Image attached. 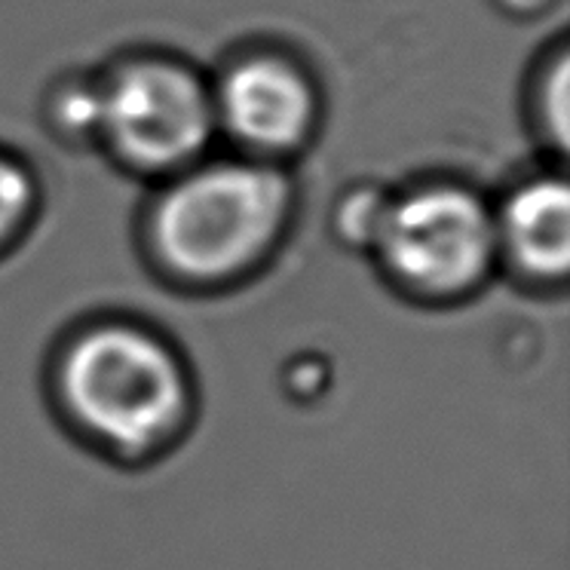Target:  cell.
Returning <instances> with one entry per match:
<instances>
[{"mask_svg":"<svg viewBox=\"0 0 570 570\" xmlns=\"http://www.w3.org/2000/svg\"><path fill=\"white\" fill-rule=\"evenodd\" d=\"M390 190L381 185H353L344 190L332 212V234L350 252H372L374 236L384 218Z\"/></svg>","mask_w":570,"mask_h":570,"instance_id":"cell-9","label":"cell"},{"mask_svg":"<svg viewBox=\"0 0 570 570\" xmlns=\"http://www.w3.org/2000/svg\"><path fill=\"white\" fill-rule=\"evenodd\" d=\"M47 120L62 138L96 141L99 129V83L96 77H65L47 99Z\"/></svg>","mask_w":570,"mask_h":570,"instance_id":"cell-10","label":"cell"},{"mask_svg":"<svg viewBox=\"0 0 570 570\" xmlns=\"http://www.w3.org/2000/svg\"><path fill=\"white\" fill-rule=\"evenodd\" d=\"M500 10H507L509 16H521V19H531V16L543 13L552 7V0H497Z\"/></svg>","mask_w":570,"mask_h":570,"instance_id":"cell-11","label":"cell"},{"mask_svg":"<svg viewBox=\"0 0 570 570\" xmlns=\"http://www.w3.org/2000/svg\"><path fill=\"white\" fill-rule=\"evenodd\" d=\"M368 255L399 298L421 307L466 304L500 273L491 199L448 178L390 190Z\"/></svg>","mask_w":570,"mask_h":570,"instance_id":"cell-3","label":"cell"},{"mask_svg":"<svg viewBox=\"0 0 570 570\" xmlns=\"http://www.w3.org/2000/svg\"><path fill=\"white\" fill-rule=\"evenodd\" d=\"M38 206L40 190L35 173L13 154L0 150V258L28 234Z\"/></svg>","mask_w":570,"mask_h":570,"instance_id":"cell-8","label":"cell"},{"mask_svg":"<svg viewBox=\"0 0 570 570\" xmlns=\"http://www.w3.org/2000/svg\"><path fill=\"white\" fill-rule=\"evenodd\" d=\"M47 393L80 445L126 470L173 454L197 421V381L181 347L126 313L89 316L59 337Z\"/></svg>","mask_w":570,"mask_h":570,"instance_id":"cell-1","label":"cell"},{"mask_svg":"<svg viewBox=\"0 0 570 570\" xmlns=\"http://www.w3.org/2000/svg\"><path fill=\"white\" fill-rule=\"evenodd\" d=\"M295 218V181L285 166L203 157L163 178L141 222L150 271L190 295H218L258 276Z\"/></svg>","mask_w":570,"mask_h":570,"instance_id":"cell-2","label":"cell"},{"mask_svg":"<svg viewBox=\"0 0 570 570\" xmlns=\"http://www.w3.org/2000/svg\"><path fill=\"white\" fill-rule=\"evenodd\" d=\"M215 132L252 160L283 166L320 124V89L295 56L248 50L209 83Z\"/></svg>","mask_w":570,"mask_h":570,"instance_id":"cell-5","label":"cell"},{"mask_svg":"<svg viewBox=\"0 0 570 570\" xmlns=\"http://www.w3.org/2000/svg\"><path fill=\"white\" fill-rule=\"evenodd\" d=\"M96 141L132 175L169 178L215 141L209 80L169 56H129L96 77Z\"/></svg>","mask_w":570,"mask_h":570,"instance_id":"cell-4","label":"cell"},{"mask_svg":"<svg viewBox=\"0 0 570 570\" xmlns=\"http://www.w3.org/2000/svg\"><path fill=\"white\" fill-rule=\"evenodd\" d=\"M497 271L537 295L564 292L570 273V190L561 173H533L491 203Z\"/></svg>","mask_w":570,"mask_h":570,"instance_id":"cell-6","label":"cell"},{"mask_svg":"<svg viewBox=\"0 0 570 570\" xmlns=\"http://www.w3.org/2000/svg\"><path fill=\"white\" fill-rule=\"evenodd\" d=\"M570 56L558 47L543 59L531 87V120L533 129L543 136L546 148L552 154H564L568 148V117H570Z\"/></svg>","mask_w":570,"mask_h":570,"instance_id":"cell-7","label":"cell"}]
</instances>
